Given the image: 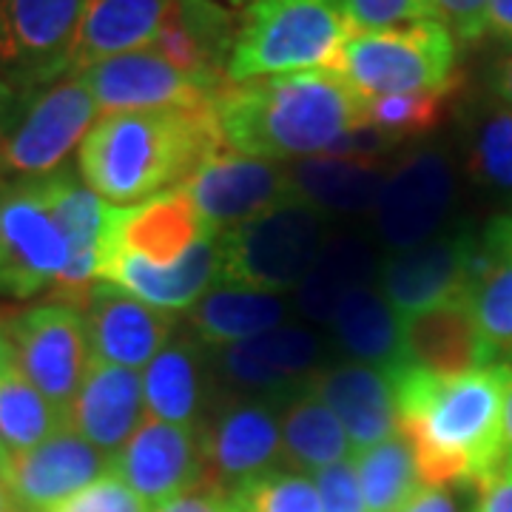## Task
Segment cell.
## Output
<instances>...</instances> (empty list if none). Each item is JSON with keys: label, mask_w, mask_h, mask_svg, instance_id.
Returning a JSON list of instances; mask_svg holds the SVG:
<instances>
[{"label": "cell", "mask_w": 512, "mask_h": 512, "mask_svg": "<svg viewBox=\"0 0 512 512\" xmlns=\"http://www.w3.org/2000/svg\"><path fill=\"white\" fill-rule=\"evenodd\" d=\"M18 507H15V501H12V495H9V490L3 487V481H0V512H15Z\"/></svg>", "instance_id": "cell-52"}, {"label": "cell", "mask_w": 512, "mask_h": 512, "mask_svg": "<svg viewBox=\"0 0 512 512\" xmlns=\"http://www.w3.org/2000/svg\"><path fill=\"white\" fill-rule=\"evenodd\" d=\"M467 302L493 365L512 362V217H495L476 242Z\"/></svg>", "instance_id": "cell-26"}, {"label": "cell", "mask_w": 512, "mask_h": 512, "mask_svg": "<svg viewBox=\"0 0 512 512\" xmlns=\"http://www.w3.org/2000/svg\"><path fill=\"white\" fill-rule=\"evenodd\" d=\"M86 0H0V77L20 94L69 77Z\"/></svg>", "instance_id": "cell-9"}, {"label": "cell", "mask_w": 512, "mask_h": 512, "mask_svg": "<svg viewBox=\"0 0 512 512\" xmlns=\"http://www.w3.org/2000/svg\"><path fill=\"white\" fill-rule=\"evenodd\" d=\"M225 146L214 106L103 114L77 151L86 185L111 205L174 191Z\"/></svg>", "instance_id": "cell-3"}, {"label": "cell", "mask_w": 512, "mask_h": 512, "mask_svg": "<svg viewBox=\"0 0 512 512\" xmlns=\"http://www.w3.org/2000/svg\"><path fill=\"white\" fill-rule=\"evenodd\" d=\"M154 512H237L231 498L222 493H214L208 487H197L191 493L177 495L171 501H165L160 507H154Z\"/></svg>", "instance_id": "cell-44"}, {"label": "cell", "mask_w": 512, "mask_h": 512, "mask_svg": "<svg viewBox=\"0 0 512 512\" xmlns=\"http://www.w3.org/2000/svg\"><path fill=\"white\" fill-rule=\"evenodd\" d=\"M183 188L217 237L296 197L288 165L245 157L231 148L211 154Z\"/></svg>", "instance_id": "cell-15"}, {"label": "cell", "mask_w": 512, "mask_h": 512, "mask_svg": "<svg viewBox=\"0 0 512 512\" xmlns=\"http://www.w3.org/2000/svg\"><path fill=\"white\" fill-rule=\"evenodd\" d=\"M333 234V217L293 197L256 214L254 220L222 231L217 237V285L268 293L296 291Z\"/></svg>", "instance_id": "cell-5"}, {"label": "cell", "mask_w": 512, "mask_h": 512, "mask_svg": "<svg viewBox=\"0 0 512 512\" xmlns=\"http://www.w3.org/2000/svg\"><path fill=\"white\" fill-rule=\"evenodd\" d=\"M433 18L456 37L458 43H476L490 29L493 0H427Z\"/></svg>", "instance_id": "cell-42"}, {"label": "cell", "mask_w": 512, "mask_h": 512, "mask_svg": "<svg viewBox=\"0 0 512 512\" xmlns=\"http://www.w3.org/2000/svg\"><path fill=\"white\" fill-rule=\"evenodd\" d=\"M18 100L20 92L6 83L0 77V154H3V146H6V137H9V128L15 123V111H18Z\"/></svg>", "instance_id": "cell-49"}, {"label": "cell", "mask_w": 512, "mask_h": 512, "mask_svg": "<svg viewBox=\"0 0 512 512\" xmlns=\"http://www.w3.org/2000/svg\"><path fill=\"white\" fill-rule=\"evenodd\" d=\"M387 160H353V157H308L291 171L293 194L328 217H356L373 214L382 194L387 174Z\"/></svg>", "instance_id": "cell-29"}, {"label": "cell", "mask_w": 512, "mask_h": 512, "mask_svg": "<svg viewBox=\"0 0 512 512\" xmlns=\"http://www.w3.org/2000/svg\"><path fill=\"white\" fill-rule=\"evenodd\" d=\"M467 171L481 188L512 197V111L487 100L467 117Z\"/></svg>", "instance_id": "cell-37"}, {"label": "cell", "mask_w": 512, "mask_h": 512, "mask_svg": "<svg viewBox=\"0 0 512 512\" xmlns=\"http://www.w3.org/2000/svg\"><path fill=\"white\" fill-rule=\"evenodd\" d=\"M350 37L342 0H248L228 60V80L336 69Z\"/></svg>", "instance_id": "cell-4"}, {"label": "cell", "mask_w": 512, "mask_h": 512, "mask_svg": "<svg viewBox=\"0 0 512 512\" xmlns=\"http://www.w3.org/2000/svg\"><path fill=\"white\" fill-rule=\"evenodd\" d=\"M308 390L328 404L345 427L353 456L399 433L393 382L382 367L362 362L319 367L308 382Z\"/></svg>", "instance_id": "cell-23"}, {"label": "cell", "mask_w": 512, "mask_h": 512, "mask_svg": "<svg viewBox=\"0 0 512 512\" xmlns=\"http://www.w3.org/2000/svg\"><path fill=\"white\" fill-rule=\"evenodd\" d=\"M470 512H512V476H495L478 487V501Z\"/></svg>", "instance_id": "cell-45"}, {"label": "cell", "mask_w": 512, "mask_h": 512, "mask_svg": "<svg viewBox=\"0 0 512 512\" xmlns=\"http://www.w3.org/2000/svg\"><path fill=\"white\" fill-rule=\"evenodd\" d=\"M399 365L416 367L439 379H458L493 367L467 293L461 291L427 311L404 316Z\"/></svg>", "instance_id": "cell-22"}, {"label": "cell", "mask_w": 512, "mask_h": 512, "mask_svg": "<svg viewBox=\"0 0 512 512\" xmlns=\"http://www.w3.org/2000/svg\"><path fill=\"white\" fill-rule=\"evenodd\" d=\"M211 237L217 234L205 225L185 188H174L137 205H111L103 256L123 251L151 265H174Z\"/></svg>", "instance_id": "cell-20"}, {"label": "cell", "mask_w": 512, "mask_h": 512, "mask_svg": "<svg viewBox=\"0 0 512 512\" xmlns=\"http://www.w3.org/2000/svg\"><path fill=\"white\" fill-rule=\"evenodd\" d=\"M350 35L356 32H384L421 20H436L427 0H342Z\"/></svg>", "instance_id": "cell-40"}, {"label": "cell", "mask_w": 512, "mask_h": 512, "mask_svg": "<svg viewBox=\"0 0 512 512\" xmlns=\"http://www.w3.org/2000/svg\"><path fill=\"white\" fill-rule=\"evenodd\" d=\"M15 512H26V510H15Z\"/></svg>", "instance_id": "cell-54"}, {"label": "cell", "mask_w": 512, "mask_h": 512, "mask_svg": "<svg viewBox=\"0 0 512 512\" xmlns=\"http://www.w3.org/2000/svg\"><path fill=\"white\" fill-rule=\"evenodd\" d=\"M231 3H248V0H231Z\"/></svg>", "instance_id": "cell-53"}, {"label": "cell", "mask_w": 512, "mask_h": 512, "mask_svg": "<svg viewBox=\"0 0 512 512\" xmlns=\"http://www.w3.org/2000/svg\"><path fill=\"white\" fill-rule=\"evenodd\" d=\"M74 77L92 94L97 114L205 109L214 106L222 89L231 83L228 77L183 72L154 49L109 57Z\"/></svg>", "instance_id": "cell-10"}, {"label": "cell", "mask_w": 512, "mask_h": 512, "mask_svg": "<svg viewBox=\"0 0 512 512\" xmlns=\"http://www.w3.org/2000/svg\"><path fill=\"white\" fill-rule=\"evenodd\" d=\"M336 342L362 365L390 370L402 356V319L379 288L362 285L345 296L333 319Z\"/></svg>", "instance_id": "cell-34"}, {"label": "cell", "mask_w": 512, "mask_h": 512, "mask_svg": "<svg viewBox=\"0 0 512 512\" xmlns=\"http://www.w3.org/2000/svg\"><path fill=\"white\" fill-rule=\"evenodd\" d=\"M322 339L308 328L279 325L237 345L214 350V373L256 399L285 404L319 370Z\"/></svg>", "instance_id": "cell-16"}, {"label": "cell", "mask_w": 512, "mask_h": 512, "mask_svg": "<svg viewBox=\"0 0 512 512\" xmlns=\"http://www.w3.org/2000/svg\"><path fill=\"white\" fill-rule=\"evenodd\" d=\"M146 393L140 370L92 359L74 396L66 424L77 436L114 458L146 421Z\"/></svg>", "instance_id": "cell-25"}, {"label": "cell", "mask_w": 512, "mask_h": 512, "mask_svg": "<svg viewBox=\"0 0 512 512\" xmlns=\"http://www.w3.org/2000/svg\"><path fill=\"white\" fill-rule=\"evenodd\" d=\"M399 512H458L453 495L444 487H421L419 493L413 495Z\"/></svg>", "instance_id": "cell-47"}, {"label": "cell", "mask_w": 512, "mask_h": 512, "mask_svg": "<svg viewBox=\"0 0 512 512\" xmlns=\"http://www.w3.org/2000/svg\"><path fill=\"white\" fill-rule=\"evenodd\" d=\"M313 484H316L319 498H322V512H367L362 487L356 478V467L350 458L319 470L313 476Z\"/></svg>", "instance_id": "cell-43"}, {"label": "cell", "mask_w": 512, "mask_h": 512, "mask_svg": "<svg viewBox=\"0 0 512 512\" xmlns=\"http://www.w3.org/2000/svg\"><path fill=\"white\" fill-rule=\"evenodd\" d=\"M94 114L92 94L77 77L23 92L0 154V171L35 180L63 168V160L94 126Z\"/></svg>", "instance_id": "cell-8"}, {"label": "cell", "mask_w": 512, "mask_h": 512, "mask_svg": "<svg viewBox=\"0 0 512 512\" xmlns=\"http://www.w3.org/2000/svg\"><path fill=\"white\" fill-rule=\"evenodd\" d=\"M66 427V416L18 367L0 370V461L26 453Z\"/></svg>", "instance_id": "cell-35"}, {"label": "cell", "mask_w": 512, "mask_h": 512, "mask_svg": "<svg viewBox=\"0 0 512 512\" xmlns=\"http://www.w3.org/2000/svg\"><path fill=\"white\" fill-rule=\"evenodd\" d=\"M69 262V245L32 180L0 191V296L49 291Z\"/></svg>", "instance_id": "cell-13"}, {"label": "cell", "mask_w": 512, "mask_h": 512, "mask_svg": "<svg viewBox=\"0 0 512 512\" xmlns=\"http://www.w3.org/2000/svg\"><path fill=\"white\" fill-rule=\"evenodd\" d=\"M32 185L69 245V262L52 285V302L80 311L100 285L111 202L80 183L72 168H57L46 177H35Z\"/></svg>", "instance_id": "cell-14"}, {"label": "cell", "mask_w": 512, "mask_h": 512, "mask_svg": "<svg viewBox=\"0 0 512 512\" xmlns=\"http://www.w3.org/2000/svg\"><path fill=\"white\" fill-rule=\"evenodd\" d=\"M171 6L174 0H86L69 77L109 57L151 49L171 15Z\"/></svg>", "instance_id": "cell-27"}, {"label": "cell", "mask_w": 512, "mask_h": 512, "mask_svg": "<svg viewBox=\"0 0 512 512\" xmlns=\"http://www.w3.org/2000/svg\"><path fill=\"white\" fill-rule=\"evenodd\" d=\"M15 365V348H12V336H9V325L0 322V370Z\"/></svg>", "instance_id": "cell-51"}, {"label": "cell", "mask_w": 512, "mask_h": 512, "mask_svg": "<svg viewBox=\"0 0 512 512\" xmlns=\"http://www.w3.org/2000/svg\"><path fill=\"white\" fill-rule=\"evenodd\" d=\"M148 507H160L202 484L200 427H180L148 416L114 453L111 470Z\"/></svg>", "instance_id": "cell-18"}, {"label": "cell", "mask_w": 512, "mask_h": 512, "mask_svg": "<svg viewBox=\"0 0 512 512\" xmlns=\"http://www.w3.org/2000/svg\"><path fill=\"white\" fill-rule=\"evenodd\" d=\"M288 316L282 293L256 291L242 285H214L188 313V330L202 348L220 350L242 339L274 330Z\"/></svg>", "instance_id": "cell-31"}, {"label": "cell", "mask_w": 512, "mask_h": 512, "mask_svg": "<svg viewBox=\"0 0 512 512\" xmlns=\"http://www.w3.org/2000/svg\"><path fill=\"white\" fill-rule=\"evenodd\" d=\"M239 18L217 0H174L154 52L191 74L228 77Z\"/></svg>", "instance_id": "cell-28"}, {"label": "cell", "mask_w": 512, "mask_h": 512, "mask_svg": "<svg viewBox=\"0 0 512 512\" xmlns=\"http://www.w3.org/2000/svg\"><path fill=\"white\" fill-rule=\"evenodd\" d=\"M282 404L228 396L200 424L202 484L231 495L282 464Z\"/></svg>", "instance_id": "cell-7"}, {"label": "cell", "mask_w": 512, "mask_h": 512, "mask_svg": "<svg viewBox=\"0 0 512 512\" xmlns=\"http://www.w3.org/2000/svg\"><path fill=\"white\" fill-rule=\"evenodd\" d=\"M225 146L259 160L319 157L365 126V100L336 69L228 83L214 100Z\"/></svg>", "instance_id": "cell-2"}, {"label": "cell", "mask_w": 512, "mask_h": 512, "mask_svg": "<svg viewBox=\"0 0 512 512\" xmlns=\"http://www.w3.org/2000/svg\"><path fill=\"white\" fill-rule=\"evenodd\" d=\"M487 94L490 100L512 111V52L501 55L487 72Z\"/></svg>", "instance_id": "cell-46"}, {"label": "cell", "mask_w": 512, "mask_h": 512, "mask_svg": "<svg viewBox=\"0 0 512 512\" xmlns=\"http://www.w3.org/2000/svg\"><path fill=\"white\" fill-rule=\"evenodd\" d=\"M15 367L37 390L69 416L74 396L92 362L83 313L69 305L46 302L9 322Z\"/></svg>", "instance_id": "cell-12"}, {"label": "cell", "mask_w": 512, "mask_h": 512, "mask_svg": "<svg viewBox=\"0 0 512 512\" xmlns=\"http://www.w3.org/2000/svg\"><path fill=\"white\" fill-rule=\"evenodd\" d=\"M336 72L362 100L458 89V40L439 20L348 37Z\"/></svg>", "instance_id": "cell-6"}, {"label": "cell", "mask_w": 512, "mask_h": 512, "mask_svg": "<svg viewBox=\"0 0 512 512\" xmlns=\"http://www.w3.org/2000/svg\"><path fill=\"white\" fill-rule=\"evenodd\" d=\"M350 461L356 467L367 512H399L421 490L416 456L402 433L350 456Z\"/></svg>", "instance_id": "cell-36"}, {"label": "cell", "mask_w": 512, "mask_h": 512, "mask_svg": "<svg viewBox=\"0 0 512 512\" xmlns=\"http://www.w3.org/2000/svg\"><path fill=\"white\" fill-rule=\"evenodd\" d=\"M52 512H151L148 504L128 490L126 484L114 473L100 476L94 484L83 487L80 493H74L72 498H66L63 504H57Z\"/></svg>", "instance_id": "cell-41"}, {"label": "cell", "mask_w": 512, "mask_h": 512, "mask_svg": "<svg viewBox=\"0 0 512 512\" xmlns=\"http://www.w3.org/2000/svg\"><path fill=\"white\" fill-rule=\"evenodd\" d=\"M498 476H512V362H510V382L504 393V416H501V464Z\"/></svg>", "instance_id": "cell-48"}, {"label": "cell", "mask_w": 512, "mask_h": 512, "mask_svg": "<svg viewBox=\"0 0 512 512\" xmlns=\"http://www.w3.org/2000/svg\"><path fill=\"white\" fill-rule=\"evenodd\" d=\"M456 168L436 146L407 154L390 165L379 202L373 208L376 234L387 248L407 251L439 237L456 205Z\"/></svg>", "instance_id": "cell-11"}, {"label": "cell", "mask_w": 512, "mask_h": 512, "mask_svg": "<svg viewBox=\"0 0 512 512\" xmlns=\"http://www.w3.org/2000/svg\"><path fill=\"white\" fill-rule=\"evenodd\" d=\"M220 279L217 237L197 242L174 265H151L140 256L109 251L100 262V282L126 291L157 311H191Z\"/></svg>", "instance_id": "cell-24"}, {"label": "cell", "mask_w": 512, "mask_h": 512, "mask_svg": "<svg viewBox=\"0 0 512 512\" xmlns=\"http://www.w3.org/2000/svg\"><path fill=\"white\" fill-rule=\"evenodd\" d=\"M487 35H493L501 43L512 46V0H493L490 6V29Z\"/></svg>", "instance_id": "cell-50"}, {"label": "cell", "mask_w": 512, "mask_h": 512, "mask_svg": "<svg viewBox=\"0 0 512 512\" xmlns=\"http://www.w3.org/2000/svg\"><path fill=\"white\" fill-rule=\"evenodd\" d=\"M282 424V464H288L293 473H319L336 461L353 456L348 433L333 416L328 404L316 399L311 390H299L279 413Z\"/></svg>", "instance_id": "cell-33"}, {"label": "cell", "mask_w": 512, "mask_h": 512, "mask_svg": "<svg viewBox=\"0 0 512 512\" xmlns=\"http://www.w3.org/2000/svg\"><path fill=\"white\" fill-rule=\"evenodd\" d=\"M237 512H322V498L311 478L274 470L228 495Z\"/></svg>", "instance_id": "cell-39"}, {"label": "cell", "mask_w": 512, "mask_h": 512, "mask_svg": "<svg viewBox=\"0 0 512 512\" xmlns=\"http://www.w3.org/2000/svg\"><path fill=\"white\" fill-rule=\"evenodd\" d=\"M205 353L191 330L174 333L143 373V393L151 419L200 427L205 419Z\"/></svg>", "instance_id": "cell-30"}, {"label": "cell", "mask_w": 512, "mask_h": 512, "mask_svg": "<svg viewBox=\"0 0 512 512\" xmlns=\"http://www.w3.org/2000/svg\"><path fill=\"white\" fill-rule=\"evenodd\" d=\"M453 94L456 89L365 100V126L379 128L393 146H402L407 140H419L441 126Z\"/></svg>", "instance_id": "cell-38"}, {"label": "cell", "mask_w": 512, "mask_h": 512, "mask_svg": "<svg viewBox=\"0 0 512 512\" xmlns=\"http://www.w3.org/2000/svg\"><path fill=\"white\" fill-rule=\"evenodd\" d=\"M86 333L92 359L140 370L177 333V316L157 311L109 282H100L86 302Z\"/></svg>", "instance_id": "cell-21"}, {"label": "cell", "mask_w": 512, "mask_h": 512, "mask_svg": "<svg viewBox=\"0 0 512 512\" xmlns=\"http://www.w3.org/2000/svg\"><path fill=\"white\" fill-rule=\"evenodd\" d=\"M478 237L461 228L439 234L407 251H393L379 262V291L399 319L427 311L456 296L467 285Z\"/></svg>", "instance_id": "cell-19"}, {"label": "cell", "mask_w": 512, "mask_h": 512, "mask_svg": "<svg viewBox=\"0 0 512 512\" xmlns=\"http://www.w3.org/2000/svg\"><path fill=\"white\" fill-rule=\"evenodd\" d=\"M109 470L111 458L66 424L32 450L3 458L0 481L18 510L52 512Z\"/></svg>", "instance_id": "cell-17"}, {"label": "cell", "mask_w": 512, "mask_h": 512, "mask_svg": "<svg viewBox=\"0 0 512 512\" xmlns=\"http://www.w3.org/2000/svg\"><path fill=\"white\" fill-rule=\"evenodd\" d=\"M387 376L396 396L399 433L410 441L427 487H481L498 476L510 365L484 367L458 379L393 365Z\"/></svg>", "instance_id": "cell-1"}, {"label": "cell", "mask_w": 512, "mask_h": 512, "mask_svg": "<svg viewBox=\"0 0 512 512\" xmlns=\"http://www.w3.org/2000/svg\"><path fill=\"white\" fill-rule=\"evenodd\" d=\"M379 274L376 251L359 234H333L296 288V308L313 322H330L345 296Z\"/></svg>", "instance_id": "cell-32"}]
</instances>
